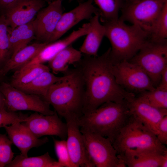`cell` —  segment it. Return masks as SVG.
<instances>
[{"mask_svg": "<svg viewBox=\"0 0 167 167\" xmlns=\"http://www.w3.org/2000/svg\"><path fill=\"white\" fill-rule=\"evenodd\" d=\"M110 51L99 56L85 55L79 62L84 84L83 114L106 102H127L136 96L117 83L109 66Z\"/></svg>", "mask_w": 167, "mask_h": 167, "instance_id": "obj_1", "label": "cell"}, {"mask_svg": "<svg viewBox=\"0 0 167 167\" xmlns=\"http://www.w3.org/2000/svg\"><path fill=\"white\" fill-rule=\"evenodd\" d=\"M84 84L79 70L70 71L49 89L44 99L64 118L83 115Z\"/></svg>", "mask_w": 167, "mask_h": 167, "instance_id": "obj_2", "label": "cell"}, {"mask_svg": "<svg viewBox=\"0 0 167 167\" xmlns=\"http://www.w3.org/2000/svg\"><path fill=\"white\" fill-rule=\"evenodd\" d=\"M127 102L104 103L79 117V125L108 139L112 144L131 115Z\"/></svg>", "mask_w": 167, "mask_h": 167, "instance_id": "obj_3", "label": "cell"}, {"mask_svg": "<svg viewBox=\"0 0 167 167\" xmlns=\"http://www.w3.org/2000/svg\"><path fill=\"white\" fill-rule=\"evenodd\" d=\"M105 36L111 45L110 55L112 61L129 60L147 42L150 35L138 26L126 24L118 19L103 22Z\"/></svg>", "mask_w": 167, "mask_h": 167, "instance_id": "obj_4", "label": "cell"}, {"mask_svg": "<svg viewBox=\"0 0 167 167\" xmlns=\"http://www.w3.org/2000/svg\"><path fill=\"white\" fill-rule=\"evenodd\" d=\"M112 144L118 156L128 152H167L156 135L131 114Z\"/></svg>", "mask_w": 167, "mask_h": 167, "instance_id": "obj_5", "label": "cell"}, {"mask_svg": "<svg viewBox=\"0 0 167 167\" xmlns=\"http://www.w3.org/2000/svg\"><path fill=\"white\" fill-rule=\"evenodd\" d=\"M129 61L137 65L146 73L156 88L160 82L163 71L167 67V40H156L150 37Z\"/></svg>", "mask_w": 167, "mask_h": 167, "instance_id": "obj_6", "label": "cell"}, {"mask_svg": "<svg viewBox=\"0 0 167 167\" xmlns=\"http://www.w3.org/2000/svg\"><path fill=\"white\" fill-rule=\"evenodd\" d=\"M109 66L117 83L129 92L141 94L156 88L146 73L129 60L114 62L110 56Z\"/></svg>", "mask_w": 167, "mask_h": 167, "instance_id": "obj_7", "label": "cell"}, {"mask_svg": "<svg viewBox=\"0 0 167 167\" xmlns=\"http://www.w3.org/2000/svg\"><path fill=\"white\" fill-rule=\"evenodd\" d=\"M167 0H138L126 3L119 18L136 25L150 35Z\"/></svg>", "mask_w": 167, "mask_h": 167, "instance_id": "obj_8", "label": "cell"}, {"mask_svg": "<svg viewBox=\"0 0 167 167\" xmlns=\"http://www.w3.org/2000/svg\"><path fill=\"white\" fill-rule=\"evenodd\" d=\"M0 90L5 98L4 107L8 111L30 110L44 115L54 113L49 103L41 96L27 93L4 82L0 83Z\"/></svg>", "mask_w": 167, "mask_h": 167, "instance_id": "obj_9", "label": "cell"}, {"mask_svg": "<svg viewBox=\"0 0 167 167\" xmlns=\"http://www.w3.org/2000/svg\"><path fill=\"white\" fill-rule=\"evenodd\" d=\"M88 153L95 167L126 166L118 157L117 152L107 138L80 127Z\"/></svg>", "mask_w": 167, "mask_h": 167, "instance_id": "obj_10", "label": "cell"}, {"mask_svg": "<svg viewBox=\"0 0 167 167\" xmlns=\"http://www.w3.org/2000/svg\"><path fill=\"white\" fill-rule=\"evenodd\" d=\"M79 117L71 116L64 118L67 126L66 143L71 161L75 167H94L87 151L80 127Z\"/></svg>", "mask_w": 167, "mask_h": 167, "instance_id": "obj_11", "label": "cell"}, {"mask_svg": "<svg viewBox=\"0 0 167 167\" xmlns=\"http://www.w3.org/2000/svg\"><path fill=\"white\" fill-rule=\"evenodd\" d=\"M22 123L38 138L48 135L58 136L64 140L67 137L66 123L62 122L55 111L54 113L50 115L35 112Z\"/></svg>", "mask_w": 167, "mask_h": 167, "instance_id": "obj_12", "label": "cell"}, {"mask_svg": "<svg viewBox=\"0 0 167 167\" xmlns=\"http://www.w3.org/2000/svg\"><path fill=\"white\" fill-rule=\"evenodd\" d=\"M62 1L48 3L38 12L34 19L35 38L41 43H49L57 23L63 13Z\"/></svg>", "mask_w": 167, "mask_h": 167, "instance_id": "obj_13", "label": "cell"}, {"mask_svg": "<svg viewBox=\"0 0 167 167\" xmlns=\"http://www.w3.org/2000/svg\"><path fill=\"white\" fill-rule=\"evenodd\" d=\"M93 2V0H87L80 2L72 10L63 13L49 43L58 40L68 30L83 20H89L95 15L100 16L99 10L94 6Z\"/></svg>", "mask_w": 167, "mask_h": 167, "instance_id": "obj_14", "label": "cell"}, {"mask_svg": "<svg viewBox=\"0 0 167 167\" xmlns=\"http://www.w3.org/2000/svg\"><path fill=\"white\" fill-rule=\"evenodd\" d=\"M44 0H17L3 13L9 28L28 23L45 7Z\"/></svg>", "mask_w": 167, "mask_h": 167, "instance_id": "obj_15", "label": "cell"}, {"mask_svg": "<svg viewBox=\"0 0 167 167\" xmlns=\"http://www.w3.org/2000/svg\"><path fill=\"white\" fill-rule=\"evenodd\" d=\"M127 103L131 114L156 135L160 122L167 115V109L154 107L138 96Z\"/></svg>", "mask_w": 167, "mask_h": 167, "instance_id": "obj_16", "label": "cell"}, {"mask_svg": "<svg viewBox=\"0 0 167 167\" xmlns=\"http://www.w3.org/2000/svg\"><path fill=\"white\" fill-rule=\"evenodd\" d=\"M12 143L20 150L21 155L27 157L29 150L38 148L49 141L47 137L40 139L36 137L30 130L20 122H16L4 127Z\"/></svg>", "mask_w": 167, "mask_h": 167, "instance_id": "obj_17", "label": "cell"}, {"mask_svg": "<svg viewBox=\"0 0 167 167\" xmlns=\"http://www.w3.org/2000/svg\"><path fill=\"white\" fill-rule=\"evenodd\" d=\"M89 29V23H85L63 39L46 43L36 56L25 65L48 62L61 50L72 45L81 37L86 36Z\"/></svg>", "mask_w": 167, "mask_h": 167, "instance_id": "obj_18", "label": "cell"}, {"mask_svg": "<svg viewBox=\"0 0 167 167\" xmlns=\"http://www.w3.org/2000/svg\"><path fill=\"white\" fill-rule=\"evenodd\" d=\"M100 20L98 15H94L89 19V29L79 50L84 55L98 56L99 49L105 33V27Z\"/></svg>", "mask_w": 167, "mask_h": 167, "instance_id": "obj_19", "label": "cell"}, {"mask_svg": "<svg viewBox=\"0 0 167 167\" xmlns=\"http://www.w3.org/2000/svg\"><path fill=\"white\" fill-rule=\"evenodd\" d=\"M46 43H36L28 45L12 55L0 70L1 76L25 65L36 56Z\"/></svg>", "mask_w": 167, "mask_h": 167, "instance_id": "obj_20", "label": "cell"}, {"mask_svg": "<svg viewBox=\"0 0 167 167\" xmlns=\"http://www.w3.org/2000/svg\"><path fill=\"white\" fill-rule=\"evenodd\" d=\"M165 153L128 152L118 157L129 167H161L162 155Z\"/></svg>", "mask_w": 167, "mask_h": 167, "instance_id": "obj_21", "label": "cell"}, {"mask_svg": "<svg viewBox=\"0 0 167 167\" xmlns=\"http://www.w3.org/2000/svg\"><path fill=\"white\" fill-rule=\"evenodd\" d=\"M34 19L28 23L19 25L13 29L9 27L11 56L28 45L35 38Z\"/></svg>", "mask_w": 167, "mask_h": 167, "instance_id": "obj_22", "label": "cell"}, {"mask_svg": "<svg viewBox=\"0 0 167 167\" xmlns=\"http://www.w3.org/2000/svg\"><path fill=\"white\" fill-rule=\"evenodd\" d=\"M82 54L71 45L57 54L49 62V65L53 73L66 72L69 66L78 63L81 60Z\"/></svg>", "mask_w": 167, "mask_h": 167, "instance_id": "obj_23", "label": "cell"}, {"mask_svg": "<svg viewBox=\"0 0 167 167\" xmlns=\"http://www.w3.org/2000/svg\"><path fill=\"white\" fill-rule=\"evenodd\" d=\"M63 77L55 75L50 70L46 71L29 83L16 88L27 93L38 95L44 98L51 86Z\"/></svg>", "mask_w": 167, "mask_h": 167, "instance_id": "obj_24", "label": "cell"}, {"mask_svg": "<svg viewBox=\"0 0 167 167\" xmlns=\"http://www.w3.org/2000/svg\"><path fill=\"white\" fill-rule=\"evenodd\" d=\"M50 70L43 63L26 65L15 71L12 75L10 84L15 88L26 84L43 72Z\"/></svg>", "mask_w": 167, "mask_h": 167, "instance_id": "obj_25", "label": "cell"}, {"mask_svg": "<svg viewBox=\"0 0 167 167\" xmlns=\"http://www.w3.org/2000/svg\"><path fill=\"white\" fill-rule=\"evenodd\" d=\"M6 167H62L58 161L47 152L43 155L34 157L17 155Z\"/></svg>", "mask_w": 167, "mask_h": 167, "instance_id": "obj_26", "label": "cell"}, {"mask_svg": "<svg viewBox=\"0 0 167 167\" xmlns=\"http://www.w3.org/2000/svg\"><path fill=\"white\" fill-rule=\"evenodd\" d=\"M98 6L100 19L103 23L118 19L121 8L120 0H93Z\"/></svg>", "mask_w": 167, "mask_h": 167, "instance_id": "obj_27", "label": "cell"}, {"mask_svg": "<svg viewBox=\"0 0 167 167\" xmlns=\"http://www.w3.org/2000/svg\"><path fill=\"white\" fill-rule=\"evenodd\" d=\"M11 55L9 27L4 15L2 14L0 15V66L2 67Z\"/></svg>", "mask_w": 167, "mask_h": 167, "instance_id": "obj_28", "label": "cell"}, {"mask_svg": "<svg viewBox=\"0 0 167 167\" xmlns=\"http://www.w3.org/2000/svg\"><path fill=\"white\" fill-rule=\"evenodd\" d=\"M138 96L154 107L167 109V90L156 88L143 92Z\"/></svg>", "mask_w": 167, "mask_h": 167, "instance_id": "obj_29", "label": "cell"}, {"mask_svg": "<svg viewBox=\"0 0 167 167\" xmlns=\"http://www.w3.org/2000/svg\"><path fill=\"white\" fill-rule=\"evenodd\" d=\"M150 38L159 41L167 40V2L165 4L156 21Z\"/></svg>", "mask_w": 167, "mask_h": 167, "instance_id": "obj_30", "label": "cell"}, {"mask_svg": "<svg viewBox=\"0 0 167 167\" xmlns=\"http://www.w3.org/2000/svg\"><path fill=\"white\" fill-rule=\"evenodd\" d=\"M58 161L62 167H75L72 162L65 140H58L53 138Z\"/></svg>", "mask_w": 167, "mask_h": 167, "instance_id": "obj_31", "label": "cell"}, {"mask_svg": "<svg viewBox=\"0 0 167 167\" xmlns=\"http://www.w3.org/2000/svg\"><path fill=\"white\" fill-rule=\"evenodd\" d=\"M12 143L6 134H0V167H6L13 159Z\"/></svg>", "mask_w": 167, "mask_h": 167, "instance_id": "obj_32", "label": "cell"}, {"mask_svg": "<svg viewBox=\"0 0 167 167\" xmlns=\"http://www.w3.org/2000/svg\"><path fill=\"white\" fill-rule=\"evenodd\" d=\"M28 116L21 112L8 111L3 107L0 109V128L16 122H24Z\"/></svg>", "mask_w": 167, "mask_h": 167, "instance_id": "obj_33", "label": "cell"}, {"mask_svg": "<svg viewBox=\"0 0 167 167\" xmlns=\"http://www.w3.org/2000/svg\"><path fill=\"white\" fill-rule=\"evenodd\" d=\"M156 137L162 144H167V115L161 120L158 125Z\"/></svg>", "mask_w": 167, "mask_h": 167, "instance_id": "obj_34", "label": "cell"}, {"mask_svg": "<svg viewBox=\"0 0 167 167\" xmlns=\"http://www.w3.org/2000/svg\"><path fill=\"white\" fill-rule=\"evenodd\" d=\"M156 88L167 90V67L163 71L161 75L160 82Z\"/></svg>", "mask_w": 167, "mask_h": 167, "instance_id": "obj_35", "label": "cell"}, {"mask_svg": "<svg viewBox=\"0 0 167 167\" xmlns=\"http://www.w3.org/2000/svg\"><path fill=\"white\" fill-rule=\"evenodd\" d=\"M17 0H0V11L2 13Z\"/></svg>", "mask_w": 167, "mask_h": 167, "instance_id": "obj_36", "label": "cell"}, {"mask_svg": "<svg viewBox=\"0 0 167 167\" xmlns=\"http://www.w3.org/2000/svg\"><path fill=\"white\" fill-rule=\"evenodd\" d=\"M167 167V152L164 153L162 156L161 167Z\"/></svg>", "mask_w": 167, "mask_h": 167, "instance_id": "obj_37", "label": "cell"}, {"mask_svg": "<svg viewBox=\"0 0 167 167\" xmlns=\"http://www.w3.org/2000/svg\"><path fill=\"white\" fill-rule=\"evenodd\" d=\"M4 97L0 90V109L5 106Z\"/></svg>", "mask_w": 167, "mask_h": 167, "instance_id": "obj_38", "label": "cell"}, {"mask_svg": "<svg viewBox=\"0 0 167 167\" xmlns=\"http://www.w3.org/2000/svg\"><path fill=\"white\" fill-rule=\"evenodd\" d=\"M65 0L68 1H82V0H44V1H45V2H47L48 3L53 2V1H60L62 2L63 1H65Z\"/></svg>", "mask_w": 167, "mask_h": 167, "instance_id": "obj_39", "label": "cell"}, {"mask_svg": "<svg viewBox=\"0 0 167 167\" xmlns=\"http://www.w3.org/2000/svg\"><path fill=\"white\" fill-rule=\"evenodd\" d=\"M125 1L126 2V3H129L137 1L138 0H122Z\"/></svg>", "mask_w": 167, "mask_h": 167, "instance_id": "obj_40", "label": "cell"}, {"mask_svg": "<svg viewBox=\"0 0 167 167\" xmlns=\"http://www.w3.org/2000/svg\"><path fill=\"white\" fill-rule=\"evenodd\" d=\"M1 75H0V77H1Z\"/></svg>", "mask_w": 167, "mask_h": 167, "instance_id": "obj_41", "label": "cell"}]
</instances>
